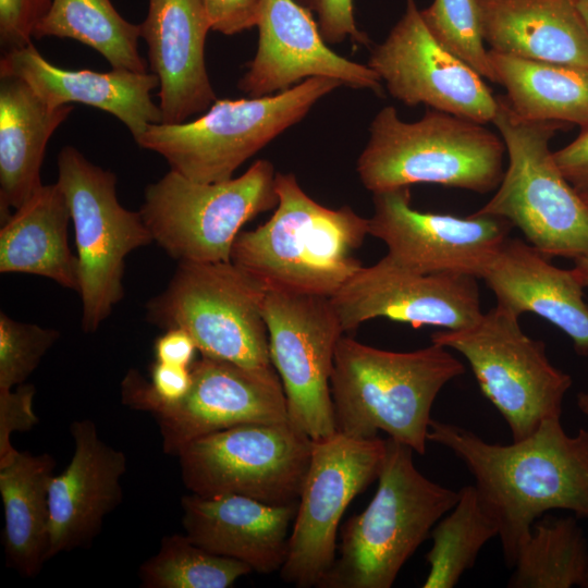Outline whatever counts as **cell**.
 Instances as JSON below:
<instances>
[{"instance_id": "cell-1", "label": "cell", "mask_w": 588, "mask_h": 588, "mask_svg": "<svg viewBox=\"0 0 588 588\" xmlns=\"http://www.w3.org/2000/svg\"><path fill=\"white\" fill-rule=\"evenodd\" d=\"M561 417L510 444L431 419L428 440L450 450L474 477L479 497L499 526L503 559L512 568L532 524L551 510L588 518V429L566 433Z\"/></svg>"}, {"instance_id": "cell-2", "label": "cell", "mask_w": 588, "mask_h": 588, "mask_svg": "<svg viewBox=\"0 0 588 588\" xmlns=\"http://www.w3.org/2000/svg\"><path fill=\"white\" fill-rule=\"evenodd\" d=\"M464 372V365L437 343L392 352L342 335L330 379L335 429L362 439L376 438L381 430L424 455L433 402Z\"/></svg>"}, {"instance_id": "cell-3", "label": "cell", "mask_w": 588, "mask_h": 588, "mask_svg": "<svg viewBox=\"0 0 588 588\" xmlns=\"http://www.w3.org/2000/svg\"><path fill=\"white\" fill-rule=\"evenodd\" d=\"M275 192L272 217L237 235L231 261L267 286L333 296L363 267L355 253L369 234V219L350 206L318 204L292 173H275Z\"/></svg>"}, {"instance_id": "cell-4", "label": "cell", "mask_w": 588, "mask_h": 588, "mask_svg": "<svg viewBox=\"0 0 588 588\" xmlns=\"http://www.w3.org/2000/svg\"><path fill=\"white\" fill-rule=\"evenodd\" d=\"M413 449L385 439L377 491L344 525L339 558L321 588H390L401 568L455 505L458 491L425 477Z\"/></svg>"}, {"instance_id": "cell-5", "label": "cell", "mask_w": 588, "mask_h": 588, "mask_svg": "<svg viewBox=\"0 0 588 588\" xmlns=\"http://www.w3.org/2000/svg\"><path fill=\"white\" fill-rule=\"evenodd\" d=\"M369 133L356 170L372 194L418 183L483 194L502 181L505 145L485 124L433 109L407 123L388 106Z\"/></svg>"}, {"instance_id": "cell-6", "label": "cell", "mask_w": 588, "mask_h": 588, "mask_svg": "<svg viewBox=\"0 0 588 588\" xmlns=\"http://www.w3.org/2000/svg\"><path fill=\"white\" fill-rule=\"evenodd\" d=\"M492 123L509 166L493 197L476 215L504 218L546 257L588 254V206L559 170L550 140L567 124L518 117L497 96Z\"/></svg>"}, {"instance_id": "cell-7", "label": "cell", "mask_w": 588, "mask_h": 588, "mask_svg": "<svg viewBox=\"0 0 588 588\" xmlns=\"http://www.w3.org/2000/svg\"><path fill=\"white\" fill-rule=\"evenodd\" d=\"M341 83L310 77L275 95L217 99L195 120L155 123L136 144L162 156L173 170L201 183L232 179L235 170Z\"/></svg>"}, {"instance_id": "cell-8", "label": "cell", "mask_w": 588, "mask_h": 588, "mask_svg": "<svg viewBox=\"0 0 588 588\" xmlns=\"http://www.w3.org/2000/svg\"><path fill=\"white\" fill-rule=\"evenodd\" d=\"M267 289L232 261L179 262L167 289L148 302L147 318L187 331L203 356L267 370L274 368L262 314Z\"/></svg>"}, {"instance_id": "cell-9", "label": "cell", "mask_w": 588, "mask_h": 588, "mask_svg": "<svg viewBox=\"0 0 588 588\" xmlns=\"http://www.w3.org/2000/svg\"><path fill=\"white\" fill-rule=\"evenodd\" d=\"M275 172L258 160L241 176L201 183L170 170L147 186L139 210L154 242L179 262L231 261L241 228L277 207Z\"/></svg>"}, {"instance_id": "cell-10", "label": "cell", "mask_w": 588, "mask_h": 588, "mask_svg": "<svg viewBox=\"0 0 588 588\" xmlns=\"http://www.w3.org/2000/svg\"><path fill=\"white\" fill-rule=\"evenodd\" d=\"M519 317L495 305L473 326L439 330L431 342L462 354L483 395L506 421L512 441L561 417L571 376L549 359L546 345L524 333Z\"/></svg>"}, {"instance_id": "cell-11", "label": "cell", "mask_w": 588, "mask_h": 588, "mask_svg": "<svg viewBox=\"0 0 588 588\" xmlns=\"http://www.w3.org/2000/svg\"><path fill=\"white\" fill-rule=\"evenodd\" d=\"M57 164V183L75 230L82 329L93 333L124 295L126 256L154 240L140 212L120 204L113 172L94 164L73 146L61 149Z\"/></svg>"}, {"instance_id": "cell-12", "label": "cell", "mask_w": 588, "mask_h": 588, "mask_svg": "<svg viewBox=\"0 0 588 588\" xmlns=\"http://www.w3.org/2000/svg\"><path fill=\"white\" fill-rule=\"evenodd\" d=\"M313 439L289 420L243 424L182 446L183 483L201 497L238 494L270 505L298 501Z\"/></svg>"}, {"instance_id": "cell-13", "label": "cell", "mask_w": 588, "mask_h": 588, "mask_svg": "<svg viewBox=\"0 0 588 588\" xmlns=\"http://www.w3.org/2000/svg\"><path fill=\"white\" fill-rule=\"evenodd\" d=\"M385 439L335 431L313 440L311 457L289 538L281 578L318 587L336 559V530L350 502L378 479Z\"/></svg>"}, {"instance_id": "cell-14", "label": "cell", "mask_w": 588, "mask_h": 588, "mask_svg": "<svg viewBox=\"0 0 588 588\" xmlns=\"http://www.w3.org/2000/svg\"><path fill=\"white\" fill-rule=\"evenodd\" d=\"M262 314L289 421L313 440L333 434L330 379L344 331L331 298L268 286Z\"/></svg>"}, {"instance_id": "cell-15", "label": "cell", "mask_w": 588, "mask_h": 588, "mask_svg": "<svg viewBox=\"0 0 588 588\" xmlns=\"http://www.w3.org/2000/svg\"><path fill=\"white\" fill-rule=\"evenodd\" d=\"M369 234L388 247L395 265L421 273L451 272L481 279L510 237L504 218H461L422 212L411 204L409 187L373 193Z\"/></svg>"}, {"instance_id": "cell-16", "label": "cell", "mask_w": 588, "mask_h": 588, "mask_svg": "<svg viewBox=\"0 0 588 588\" xmlns=\"http://www.w3.org/2000/svg\"><path fill=\"white\" fill-rule=\"evenodd\" d=\"M367 65L407 106L424 103L481 124L495 117L497 96L479 73L433 37L415 0H406L404 14L372 49Z\"/></svg>"}, {"instance_id": "cell-17", "label": "cell", "mask_w": 588, "mask_h": 588, "mask_svg": "<svg viewBox=\"0 0 588 588\" xmlns=\"http://www.w3.org/2000/svg\"><path fill=\"white\" fill-rule=\"evenodd\" d=\"M476 280L462 273L416 272L384 256L362 267L330 298L344 333L378 317L461 330L483 315Z\"/></svg>"}, {"instance_id": "cell-18", "label": "cell", "mask_w": 588, "mask_h": 588, "mask_svg": "<svg viewBox=\"0 0 588 588\" xmlns=\"http://www.w3.org/2000/svg\"><path fill=\"white\" fill-rule=\"evenodd\" d=\"M192 385L174 403H148L166 454L176 455L188 442L243 424L289 420L285 393L274 368L250 370L203 356L191 365Z\"/></svg>"}, {"instance_id": "cell-19", "label": "cell", "mask_w": 588, "mask_h": 588, "mask_svg": "<svg viewBox=\"0 0 588 588\" xmlns=\"http://www.w3.org/2000/svg\"><path fill=\"white\" fill-rule=\"evenodd\" d=\"M257 27L256 54L238 82L249 97L278 94L316 76L382 95L378 74L332 51L313 13L295 0H262Z\"/></svg>"}, {"instance_id": "cell-20", "label": "cell", "mask_w": 588, "mask_h": 588, "mask_svg": "<svg viewBox=\"0 0 588 588\" xmlns=\"http://www.w3.org/2000/svg\"><path fill=\"white\" fill-rule=\"evenodd\" d=\"M70 431L73 455L49 486L48 560L89 544L123 498L125 453L106 443L91 419L73 421Z\"/></svg>"}, {"instance_id": "cell-21", "label": "cell", "mask_w": 588, "mask_h": 588, "mask_svg": "<svg viewBox=\"0 0 588 588\" xmlns=\"http://www.w3.org/2000/svg\"><path fill=\"white\" fill-rule=\"evenodd\" d=\"M140 37L151 73L159 79L161 123L179 124L217 100L205 62L211 29L201 0H148Z\"/></svg>"}, {"instance_id": "cell-22", "label": "cell", "mask_w": 588, "mask_h": 588, "mask_svg": "<svg viewBox=\"0 0 588 588\" xmlns=\"http://www.w3.org/2000/svg\"><path fill=\"white\" fill-rule=\"evenodd\" d=\"M0 75L23 79L49 107L84 103L111 113L136 142L155 123H161L151 90L159 86L154 73L112 69L109 72L64 70L46 60L33 42L5 51Z\"/></svg>"}, {"instance_id": "cell-23", "label": "cell", "mask_w": 588, "mask_h": 588, "mask_svg": "<svg viewBox=\"0 0 588 588\" xmlns=\"http://www.w3.org/2000/svg\"><path fill=\"white\" fill-rule=\"evenodd\" d=\"M185 535L205 550L271 574L282 567L298 501L270 505L238 494L181 500Z\"/></svg>"}, {"instance_id": "cell-24", "label": "cell", "mask_w": 588, "mask_h": 588, "mask_svg": "<svg viewBox=\"0 0 588 588\" xmlns=\"http://www.w3.org/2000/svg\"><path fill=\"white\" fill-rule=\"evenodd\" d=\"M481 279L497 305L518 317L544 318L568 335L578 355L588 356V305L573 269H560L529 243L509 237Z\"/></svg>"}, {"instance_id": "cell-25", "label": "cell", "mask_w": 588, "mask_h": 588, "mask_svg": "<svg viewBox=\"0 0 588 588\" xmlns=\"http://www.w3.org/2000/svg\"><path fill=\"white\" fill-rule=\"evenodd\" d=\"M483 41L499 53L588 68V29L575 0H478Z\"/></svg>"}, {"instance_id": "cell-26", "label": "cell", "mask_w": 588, "mask_h": 588, "mask_svg": "<svg viewBox=\"0 0 588 588\" xmlns=\"http://www.w3.org/2000/svg\"><path fill=\"white\" fill-rule=\"evenodd\" d=\"M72 111V105L51 108L23 79L0 75L1 224L42 186L47 144Z\"/></svg>"}, {"instance_id": "cell-27", "label": "cell", "mask_w": 588, "mask_h": 588, "mask_svg": "<svg viewBox=\"0 0 588 588\" xmlns=\"http://www.w3.org/2000/svg\"><path fill=\"white\" fill-rule=\"evenodd\" d=\"M71 212L61 187L44 185L0 230V272L29 273L79 292V262L69 245Z\"/></svg>"}, {"instance_id": "cell-28", "label": "cell", "mask_w": 588, "mask_h": 588, "mask_svg": "<svg viewBox=\"0 0 588 588\" xmlns=\"http://www.w3.org/2000/svg\"><path fill=\"white\" fill-rule=\"evenodd\" d=\"M54 467L49 453L21 451L0 466L4 553L8 564L24 577L36 576L48 561L49 486Z\"/></svg>"}, {"instance_id": "cell-29", "label": "cell", "mask_w": 588, "mask_h": 588, "mask_svg": "<svg viewBox=\"0 0 588 588\" xmlns=\"http://www.w3.org/2000/svg\"><path fill=\"white\" fill-rule=\"evenodd\" d=\"M511 109L530 121L588 126V68L534 61L488 50Z\"/></svg>"}, {"instance_id": "cell-30", "label": "cell", "mask_w": 588, "mask_h": 588, "mask_svg": "<svg viewBox=\"0 0 588 588\" xmlns=\"http://www.w3.org/2000/svg\"><path fill=\"white\" fill-rule=\"evenodd\" d=\"M510 588L581 587L588 577V542L572 516L542 515L519 546Z\"/></svg>"}, {"instance_id": "cell-31", "label": "cell", "mask_w": 588, "mask_h": 588, "mask_svg": "<svg viewBox=\"0 0 588 588\" xmlns=\"http://www.w3.org/2000/svg\"><path fill=\"white\" fill-rule=\"evenodd\" d=\"M69 38L98 51L112 69L145 73L138 51L140 27L126 21L110 0H52L34 38Z\"/></svg>"}, {"instance_id": "cell-32", "label": "cell", "mask_w": 588, "mask_h": 588, "mask_svg": "<svg viewBox=\"0 0 588 588\" xmlns=\"http://www.w3.org/2000/svg\"><path fill=\"white\" fill-rule=\"evenodd\" d=\"M499 536V526L474 485L458 490L455 505L434 525L426 555L429 573L424 588H453L471 568L482 547Z\"/></svg>"}, {"instance_id": "cell-33", "label": "cell", "mask_w": 588, "mask_h": 588, "mask_svg": "<svg viewBox=\"0 0 588 588\" xmlns=\"http://www.w3.org/2000/svg\"><path fill=\"white\" fill-rule=\"evenodd\" d=\"M253 572L246 563L219 555L194 543L186 535L161 539L158 552L139 568L144 588H229Z\"/></svg>"}, {"instance_id": "cell-34", "label": "cell", "mask_w": 588, "mask_h": 588, "mask_svg": "<svg viewBox=\"0 0 588 588\" xmlns=\"http://www.w3.org/2000/svg\"><path fill=\"white\" fill-rule=\"evenodd\" d=\"M420 15L440 44L495 83L482 37L478 0H433L420 10Z\"/></svg>"}, {"instance_id": "cell-35", "label": "cell", "mask_w": 588, "mask_h": 588, "mask_svg": "<svg viewBox=\"0 0 588 588\" xmlns=\"http://www.w3.org/2000/svg\"><path fill=\"white\" fill-rule=\"evenodd\" d=\"M59 335L54 329L19 322L0 313V390L23 384Z\"/></svg>"}, {"instance_id": "cell-36", "label": "cell", "mask_w": 588, "mask_h": 588, "mask_svg": "<svg viewBox=\"0 0 588 588\" xmlns=\"http://www.w3.org/2000/svg\"><path fill=\"white\" fill-rule=\"evenodd\" d=\"M33 384H20L14 390H0V466L7 464L17 450L11 443L15 431H28L39 421L34 412Z\"/></svg>"}, {"instance_id": "cell-37", "label": "cell", "mask_w": 588, "mask_h": 588, "mask_svg": "<svg viewBox=\"0 0 588 588\" xmlns=\"http://www.w3.org/2000/svg\"><path fill=\"white\" fill-rule=\"evenodd\" d=\"M52 0H0V44L5 51L32 42Z\"/></svg>"}, {"instance_id": "cell-38", "label": "cell", "mask_w": 588, "mask_h": 588, "mask_svg": "<svg viewBox=\"0 0 588 588\" xmlns=\"http://www.w3.org/2000/svg\"><path fill=\"white\" fill-rule=\"evenodd\" d=\"M315 13L319 32L326 42L338 44L346 39L368 45V37L355 23L353 0H295Z\"/></svg>"}, {"instance_id": "cell-39", "label": "cell", "mask_w": 588, "mask_h": 588, "mask_svg": "<svg viewBox=\"0 0 588 588\" xmlns=\"http://www.w3.org/2000/svg\"><path fill=\"white\" fill-rule=\"evenodd\" d=\"M210 28L234 35L257 26L262 0H201Z\"/></svg>"}, {"instance_id": "cell-40", "label": "cell", "mask_w": 588, "mask_h": 588, "mask_svg": "<svg viewBox=\"0 0 588 588\" xmlns=\"http://www.w3.org/2000/svg\"><path fill=\"white\" fill-rule=\"evenodd\" d=\"M559 170L581 196H588V126L567 146L553 152Z\"/></svg>"}, {"instance_id": "cell-41", "label": "cell", "mask_w": 588, "mask_h": 588, "mask_svg": "<svg viewBox=\"0 0 588 588\" xmlns=\"http://www.w3.org/2000/svg\"><path fill=\"white\" fill-rule=\"evenodd\" d=\"M197 350L192 335L182 328L167 329L155 341L154 353L156 360L191 367Z\"/></svg>"}, {"instance_id": "cell-42", "label": "cell", "mask_w": 588, "mask_h": 588, "mask_svg": "<svg viewBox=\"0 0 588 588\" xmlns=\"http://www.w3.org/2000/svg\"><path fill=\"white\" fill-rule=\"evenodd\" d=\"M574 260L573 270L584 287H588V254L580 255Z\"/></svg>"}, {"instance_id": "cell-43", "label": "cell", "mask_w": 588, "mask_h": 588, "mask_svg": "<svg viewBox=\"0 0 588 588\" xmlns=\"http://www.w3.org/2000/svg\"><path fill=\"white\" fill-rule=\"evenodd\" d=\"M577 405L579 411L588 417V390L578 393ZM585 588H588V577L585 584Z\"/></svg>"}, {"instance_id": "cell-44", "label": "cell", "mask_w": 588, "mask_h": 588, "mask_svg": "<svg viewBox=\"0 0 588 588\" xmlns=\"http://www.w3.org/2000/svg\"><path fill=\"white\" fill-rule=\"evenodd\" d=\"M575 5L588 29V0H575Z\"/></svg>"}, {"instance_id": "cell-45", "label": "cell", "mask_w": 588, "mask_h": 588, "mask_svg": "<svg viewBox=\"0 0 588 588\" xmlns=\"http://www.w3.org/2000/svg\"><path fill=\"white\" fill-rule=\"evenodd\" d=\"M586 205L588 206V196L583 198Z\"/></svg>"}]
</instances>
